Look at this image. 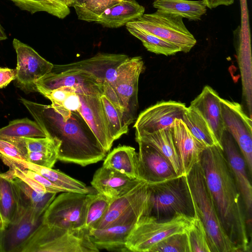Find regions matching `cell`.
Masks as SVG:
<instances>
[{
  "label": "cell",
  "mask_w": 252,
  "mask_h": 252,
  "mask_svg": "<svg viewBox=\"0 0 252 252\" xmlns=\"http://www.w3.org/2000/svg\"><path fill=\"white\" fill-rule=\"evenodd\" d=\"M144 12L145 8L135 0H122L105 10L95 23L108 28H118L136 20Z\"/></svg>",
  "instance_id": "27"
},
{
  "label": "cell",
  "mask_w": 252,
  "mask_h": 252,
  "mask_svg": "<svg viewBox=\"0 0 252 252\" xmlns=\"http://www.w3.org/2000/svg\"><path fill=\"white\" fill-rule=\"evenodd\" d=\"M12 173L9 170L0 173V217L2 228L14 222L23 212L18 194L12 180Z\"/></svg>",
  "instance_id": "26"
},
{
  "label": "cell",
  "mask_w": 252,
  "mask_h": 252,
  "mask_svg": "<svg viewBox=\"0 0 252 252\" xmlns=\"http://www.w3.org/2000/svg\"><path fill=\"white\" fill-rule=\"evenodd\" d=\"M102 87L103 94L120 111L124 117L125 122L128 125L126 119L125 109L113 87L106 81H104Z\"/></svg>",
  "instance_id": "42"
},
{
  "label": "cell",
  "mask_w": 252,
  "mask_h": 252,
  "mask_svg": "<svg viewBox=\"0 0 252 252\" xmlns=\"http://www.w3.org/2000/svg\"><path fill=\"white\" fill-rule=\"evenodd\" d=\"M186 104L174 100L160 101L141 112L133 127L135 132L152 133L171 128L176 119H182Z\"/></svg>",
  "instance_id": "15"
},
{
  "label": "cell",
  "mask_w": 252,
  "mask_h": 252,
  "mask_svg": "<svg viewBox=\"0 0 252 252\" xmlns=\"http://www.w3.org/2000/svg\"><path fill=\"white\" fill-rule=\"evenodd\" d=\"M111 201L101 193H88L84 228H94L106 214Z\"/></svg>",
  "instance_id": "36"
},
{
  "label": "cell",
  "mask_w": 252,
  "mask_h": 252,
  "mask_svg": "<svg viewBox=\"0 0 252 252\" xmlns=\"http://www.w3.org/2000/svg\"><path fill=\"white\" fill-rule=\"evenodd\" d=\"M129 57L124 54L98 53L93 57L69 64L54 65L52 71L68 69H79L94 74L112 84L118 66Z\"/></svg>",
  "instance_id": "19"
},
{
  "label": "cell",
  "mask_w": 252,
  "mask_h": 252,
  "mask_svg": "<svg viewBox=\"0 0 252 252\" xmlns=\"http://www.w3.org/2000/svg\"><path fill=\"white\" fill-rule=\"evenodd\" d=\"M222 150L240 190L245 207L248 227H251L252 187L247 166L240 150L231 135L225 129L221 139Z\"/></svg>",
  "instance_id": "14"
},
{
  "label": "cell",
  "mask_w": 252,
  "mask_h": 252,
  "mask_svg": "<svg viewBox=\"0 0 252 252\" xmlns=\"http://www.w3.org/2000/svg\"><path fill=\"white\" fill-rule=\"evenodd\" d=\"M15 145L25 160L41 166L53 168L58 159L60 142L45 137H19L6 140Z\"/></svg>",
  "instance_id": "17"
},
{
  "label": "cell",
  "mask_w": 252,
  "mask_h": 252,
  "mask_svg": "<svg viewBox=\"0 0 252 252\" xmlns=\"http://www.w3.org/2000/svg\"><path fill=\"white\" fill-rule=\"evenodd\" d=\"M207 8L210 9L216 8L220 5L228 6L232 4L234 0H202Z\"/></svg>",
  "instance_id": "45"
},
{
  "label": "cell",
  "mask_w": 252,
  "mask_h": 252,
  "mask_svg": "<svg viewBox=\"0 0 252 252\" xmlns=\"http://www.w3.org/2000/svg\"><path fill=\"white\" fill-rule=\"evenodd\" d=\"M183 18L157 10L144 14L130 23L157 37L178 46L181 52H189L196 40L185 25Z\"/></svg>",
  "instance_id": "8"
},
{
  "label": "cell",
  "mask_w": 252,
  "mask_h": 252,
  "mask_svg": "<svg viewBox=\"0 0 252 252\" xmlns=\"http://www.w3.org/2000/svg\"><path fill=\"white\" fill-rule=\"evenodd\" d=\"M12 43L17 59L15 86L26 93L37 92V81L50 72L54 64L17 39L14 38Z\"/></svg>",
  "instance_id": "12"
},
{
  "label": "cell",
  "mask_w": 252,
  "mask_h": 252,
  "mask_svg": "<svg viewBox=\"0 0 252 252\" xmlns=\"http://www.w3.org/2000/svg\"><path fill=\"white\" fill-rule=\"evenodd\" d=\"M199 162L224 231L239 252L249 251L250 236L243 201L222 147H206Z\"/></svg>",
  "instance_id": "3"
},
{
  "label": "cell",
  "mask_w": 252,
  "mask_h": 252,
  "mask_svg": "<svg viewBox=\"0 0 252 252\" xmlns=\"http://www.w3.org/2000/svg\"><path fill=\"white\" fill-rule=\"evenodd\" d=\"M195 213L206 230L211 252H239L224 231L199 161L186 176Z\"/></svg>",
  "instance_id": "4"
},
{
  "label": "cell",
  "mask_w": 252,
  "mask_h": 252,
  "mask_svg": "<svg viewBox=\"0 0 252 252\" xmlns=\"http://www.w3.org/2000/svg\"><path fill=\"white\" fill-rule=\"evenodd\" d=\"M149 252H189L186 232L171 235L154 246Z\"/></svg>",
  "instance_id": "40"
},
{
  "label": "cell",
  "mask_w": 252,
  "mask_h": 252,
  "mask_svg": "<svg viewBox=\"0 0 252 252\" xmlns=\"http://www.w3.org/2000/svg\"><path fill=\"white\" fill-rule=\"evenodd\" d=\"M0 158L6 165L11 164L20 166L37 172L62 189L65 192H75L84 194L97 192L93 188L88 187L82 182L52 168L41 166L25 160L8 158L2 156H0Z\"/></svg>",
  "instance_id": "23"
},
{
  "label": "cell",
  "mask_w": 252,
  "mask_h": 252,
  "mask_svg": "<svg viewBox=\"0 0 252 252\" xmlns=\"http://www.w3.org/2000/svg\"><path fill=\"white\" fill-rule=\"evenodd\" d=\"M14 222L0 230V252H21V251L42 221V216L36 219L32 212L23 209Z\"/></svg>",
  "instance_id": "18"
},
{
  "label": "cell",
  "mask_w": 252,
  "mask_h": 252,
  "mask_svg": "<svg viewBox=\"0 0 252 252\" xmlns=\"http://www.w3.org/2000/svg\"><path fill=\"white\" fill-rule=\"evenodd\" d=\"M47 137L59 140L58 159L82 166L103 160L107 152L77 113L20 98Z\"/></svg>",
  "instance_id": "2"
},
{
  "label": "cell",
  "mask_w": 252,
  "mask_h": 252,
  "mask_svg": "<svg viewBox=\"0 0 252 252\" xmlns=\"http://www.w3.org/2000/svg\"><path fill=\"white\" fill-rule=\"evenodd\" d=\"M182 120L194 137L206 147L221 146L207 121L195 107H187Z\"/></svg>",
  "instance_id": "32"
},
{
  "label": "cell",
  "mask_w": 252,
  "mask_h": 252,
  "mask_svg": "<svg viewBox=\"0 0 252 252\" xmlns=\"http://www.w3.org/2000/svg\"><path fill=\"white\" fill-rule=\"evenodd\" d=\"M89 230H69L43 222L34 231L21 252H96Z\"/></svg>",
  "instance_id": "6"
},
{
  "label": "cell",
  "mask_w": 252,
  "mask_h": 252,
  "mask_svg": "<svg viewBox=\"0 0 252 252\" xmlns=\"http://www.w3.org/2000/svg\"><path fill=\"white\" fill-rule=\"evenodd\" d=\"M70 7H75L82 4L85 0H70Z\"/></svg>",
  "instance_id": "46"
},
{
  "label": "cell",
  "mask_w": 252,
  "mask_h": 252,
  "mask_svg": "<svg viewBox=\"0 0 252 252\" xmlns=\"http://www.w3.org/2000/svg\"><path fill=\"white\" fill-rule=\"evenodd\" d=\"M16 74V69L0 67V89L5 87L14 80Z\"/></svg>",
  "instance_id": "44"
},
{
  "label": "cell",
  "mask_w": 252,
  "mask_h": 252,
  "mask_svg": "<svg viewBox=\"0 0 252 252\" xmlns=\"http://www.w3.org/2000/svg\"><path fill=\"white\" fill-rule=\"evenodd\" d=\"M105 117L114 141L127 133L128 125L120 111L102 94L101 96Z\"/></svg>",
  "instance_id": "37"
},
{
  "label": "cell",
  "mask_w": 252,
  "mask_h": 252,
  "mask_svg": "<svg viewBox=\"0 0 252 252\" xmlns=\"http://www.w3.org/2000/svg\"><path fill=\"white\" fill-rule=\"evenodd\" d=\"M148 215L160 221L169 220L180 214L194 216V206L185 176L148 184Z\"/></svg>",
  "instance_id": "5"
},
{
  "label": "cell",
  "mask_w": 252,
  "mask_h": 252,
  "mask_svg": "<svg viewBox=\"0 0 252 252\" xmlns=\"http://www.w3.org/2000/svg\"><path fill=\"white\" fill-rule=\"evenodd\" d=\"M193 217L180 214L169 220L160 221L152 216L144 215L131 230L126 248L129 252H149L154 246L165 238L186 232Z\"/></svg>",
  "instance_id": "7"
},
{
  "label": "cell",
  "mask_w": 252,
  "mask_h": 252,
  "mask_svg": "<svg viewBox=\"0 0 252 252\" xmlns=\"http://www.w3.org/2000/svg\"><path fill=\"white\" fill-rule=\"evenodd\" d=\"M220 99L216 91L206 85L201 93L190 102V105L195 107L207 121L221 144L225 126L221 115Z\"/></svg>",
  "instance_id": "22"
},
{
  "label": "cell",
  "mask_w": 252,
  "mask_h": 252,
  "mask_svg": "<svg viewBox=\"0 0 252 252\" xmlns=\"http://www.w3.org/2000/svg\"><path fill=\"white\" fill-rule=\"evenodd\" d=\"M149 196L148 183L142 180L128 192L112 199L106 214L94 228L136 222L142 216L148 215Z\"/></svg>",
  "instance_id": "10"
},
{
  "label": "cell",
  "mask_w": 252,
  "mask_h": 252,
  "mask_svg": "<svg viewBox=\"0 0 252 252\" xmlns=\"http://www.w3.org/2000/svg\"><path fill=\"white\" fill-rule=\"evenodd\" d=\"M153 6L157 10L186 18L189 21L200 20L207 11V7L202 0H154Z\"/></svg>",
  "instance_id": "31"
},
{
  "label": "cell",
  "mask_w": 252,
  "mask_h": 252,
  "mask_svg": "<svg viewBox=\"0 0 252 252\" xmlns=\"http://www.w3.org/2000/svg\"><path fill=\"white\" fill-rule=\"evenodd\" d=\"M11 172L21 207L30 210L36 219H40L56 197L57 193L38 192Z\"/></svg>",
  "instance_id": "28"
},
{
  "label": "cell",
  "mask_w": 252,
  "mask_h": 252,
  "mask_svg": "<svg viewBox=\"0 0 252 252\" xmlns=\"http://www.w3.org/2000/svg\"><path fill=\"white\" fill-rule=\"evenodd\" d=\"M121 0H85L82 4L74 8L78 19L88 22H95L105 10Z\"/></svg>",
  "instance_id": "39"
},
{
  "label": "cell",
  "mask_w": 252,
  "mask_h": 252,
  "mask_svg": "<svg viewBox=\"0 0 252 252\" xmlns=\"http://www.w3.org/2000/svg\"><path fill=\"white\" fill-rule=\"evenodd\" d=\"M141 181L102 166L95 172L91 184L97 192L114 199L130 191Z\"/></svg>",
  "instance_id": "21"
},
{
  "label": "cell",
  "mask_w": 252,
  "mask_h": 252,
  "mask_svg": "<svg viewBox=\"0 0 252 252\" xmlns=\"http://www.w3.org/2000/svg\"><path fill=\"white\" fill-rule=\"evenodd\" d=\"M138 153V179L154 184L179 176L170 162L153 146L136 141Z\"/></svg>",
  "instance_id": "16"
},
{
  "label": "cell",
  "mask_w": 252,
  "mask_h": 252,
  "mask_svg": "<svg viewBox=\"0 0 252 252\" xmlns=\"http://www.w3.org/2000/svg\"><path fill=\"white\" fill-rule=\"evenodd\" d=\"M221 115L225 129L232 136L252 172V122L239 103L220 99Z\"/></svg>",
  "instance_id": "13"
},
{
  "label": "cell",
  "mask_w": 252,
  "mask_h": 252,
  "mask_svg": "<svg viewBox=\"0 0 252 252\" xmlns=\"http://www.w3.org/2000/svg\"><path fill=\"white\" fill-rule=\"evenodd\" d=\"M135 223L126 222L104 228H91L89 230V235L92 241L99 250L127 252L126 242Z\"/></svg>",
  "instance_id": "24"
},
{
  "label": "cell",
  "mask_w": 252,
  "mask_h": 252,
  "mask_svg": "<svg viewBox=\"0 0 252 252\" xmlns=\"http://www.w3.org/2000/svg\"><path fill=\"white\" fill-rule=\"evenodd\" d=\"M186 233L189 252H211L204 225L195 213Z\"/></svg>",
  "instance_id": "38"
},
{
  "label": "cell",
  "mask_w": 252,
  "mask_h": 252,
  "mask_svg": "<svg viewBox=\"0 0 252 252\" xmlns=\"http://www.w3.org/2000/svg\"><path fill=\"white\" fill-rule=\"evenodd\" d=\"M103 82L94 74L79 69L52 71L42 80L43 87L49 91L39 93L51 101L53 107L79 114L107 153L114 140L101 99Z\"/></svg>",
  "instance_id": "1"
},
{
  "label": "cell",
  "mask_w": 252,
  "mask_h": 252,
  "mask_svg": "<svg viewBox=\"0 0 252 252\" xmlns=\"http://www.w3.org/2000/svg\"><path fill=\"white\" fill-rule=\"evenodd\" d=\"M126 26L129 32L139 39L149 52L166 56L174 55L181 52L178 46L157 37L130 22L127 23Z\"/></svg>",
  "instance_id": "33"
},
{
  "label": "cell",
  "mask_w": 252,
  "mask_h": 252,
  "mask_svg": "<svg viewBox=\"0 0 252 252\" xmlns=\"http://www.w3.org/2000/svg\"><path fill=\"white\" fill-rule=\"evenodd\" d=\"M135 140L141 141L153 146L170 162L178 176L182 175L171 128L152 133L135 132Z\"/></svg>",
  "instance_id": "29"
},
{
  "label": "cell",
  "mask_w": 252,
  "mask_h": 252,
  "mask_svg": "<svg viewBox=\"0 0 252 252\" xmlns=\"http://www.w3.org/2000/svg\"><path fill=\"white\" fill-rule=\"evenodd\" d=\"M87 194L63 192L46 210L42 215V222L69 230L84 228Z\"/></svg>",
  "instance_id": "9"
},
{
  "label": "cell",
  "mask_w": 252,
  "mask_h": 252,
  "mask_svg": "<svg viewBox=\"0 0 252 252\" xmlns=\"http://www.w3.org/2000/svg\"><path fill=\"white\" fill-rule=\"evenodd\" d=\"M45 137L39 125L27 118L10 121L7 126L0 128V139L5 140L19 137Z\"/></svg>",
  "instance_id": "35"
},
{
  "label": "cell",
  "mask_w": 252,
  "mask_h": 252,
  "mask_svg": "<svg viewBox=\"0 0 252 252\" xmlns=\"http://www.w3.org/2000/svg\"><path fill=\"white\" fill-rule=\"evenodd\" d=\"M23 10L33 14L46 12L60 19H63L70 13V0H11Z\"/></svg>",
  "instance_id": "34"
},
{
  "label": "cell",
  "mask_w": 252,
  "mask_h": 252,
  "mask_svg": "<svg viewBox=\"0 0 252 252\" xmlns=\"http://www.w3.org/2000/svg\"><path fill=\"white\" fill-rule=\"evenodd\" d=\"M7 38L3 27L0 24V41L6 39Z\"/></svg>",
  "instance_id": "47"
},
{
  "label": "cell",
  "mask_w": 252,
  "mask_h": 252,
  "mask_svg": "<svg viewBox=\"0 0 252 252\" xmlns=\"http://www.w3.org/2000/svg\"><path fill=\"white\" fill-rule=\"evenodd\" d=\"M102 166L138 179V153L131 146H119L114 148L107 155Z\"/></svg>",
  "instance_id": "30"
},
{
  "label": "cell",
  "mask_w": 252,
  "mask_h": 252,
  "mask_svg": "<svg viewBox=\"0 0 252 252\" xmlns=\"http://www.w3.org/2000/svg\"><path fill=\"white\" fill-rule=\"evenodd\" d=\"M238 60L241 71L243 95L252 116V58L249 24H241L239 28Z\"/></svg>",
  "instance_id": "25"
},
{
  "label": "cell",
  "mask_w": 252,
  "mask_h": 252,
  "mask_svg": "<svg viewBox=\"0 0 252 252\" xmlns=\"http://www.w3.org/2000/svg\"><path fill=\"white\" fill-rule=\"evenodd\" d=\"M2 228V220L1 219V218L0 217V230H1Z\"/></svg>",
  "instance_id": "48"
},
{
  "label": "cell",
  "mask_w": 252,
  "mask_h": 252,
  "mask_svg": "<svg viewBox=\"0 0 252 252\" xmlns=\"http://www.w3.org/2000/svg\"><path fill=\"white\" fill-rule=\"evenodd\" d=\"M0 156L25 160L24 156L15 145L1 139H0Z\"/></svg>",
  "instance_id": "43"
},
{
  "label": "cell",
  "mask_w": 252,
  "mask_h": 252,
  "mask_svg": "<svg viewBox=\"0 0 252 252\" xmlns=\"http://www.w3.org/2000/svg\"><path fill=\"white\" fill-rule=\"evenodd\" d=\"M7 166H14L19 168L25 174L32 178L41 186L44 187L47 192H52V193H59V192H65L62 189L58 187L57 186L54 185L52 183H51L50 181L47 180L46 178L37 173V172L30 170L28 168H26L24 167L17 166L11 164L7 165Z\"/></svg>",
  "instance_id": "41"
},
{
  "label": "cell",
  "mask_w": 252,
  "mask_h": 252,
  "mask_svg": "<svg viewBox=\"0 0 252 252\" xmlns=\"http://www.w3.org/2000/svg\"><path fill=\"white\" fill-rule=\"evenodd\" d=\"M171 130L180 159L182 174L186 176L200 161L201 155L206 147L194 137L182 119L174 120Z\"/></svg>",
  "instance_id": "20"
},
{
  "label": "cell",
  "mask_w": 252,
  "mask_h": 252,
  "mask_svg": "<svg viewBox=\"0 0 252 252\" xmlns=\"http://www.w3.org/2000/svg\"><path fill=\"white\" fill-rule=\"evenodd\" d=\"M144 66L141 57H128L118 66L111 84L125 109L129 126L136 119L138 81Z\"/></svg>",
  "instance_id": "11"
}]
</instances>
